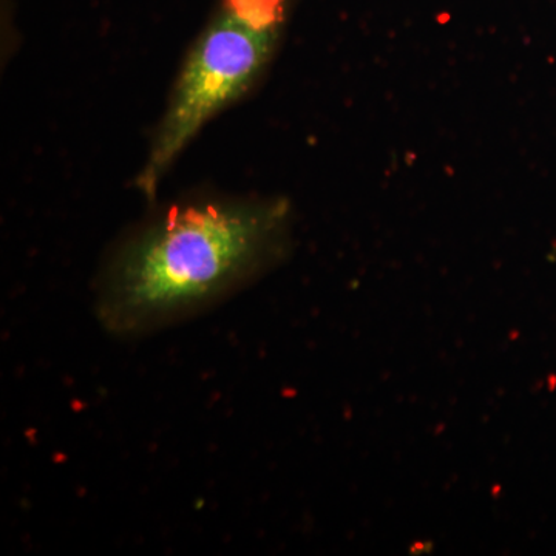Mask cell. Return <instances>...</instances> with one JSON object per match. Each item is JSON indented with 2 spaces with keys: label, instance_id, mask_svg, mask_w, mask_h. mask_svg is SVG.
I'll return each mask as SVG.
<instances>
[{
  "label": "cell",
  "instance_id": "2",
  "mask_svg": "<svg viewBox=\"0 0 556 556\" xmlns=\"http://www.w3.org/2000/svg\"><path fill=\"white\" fill-rule=\"evenodd\" d=\"M288 0H222L192 43L135 186L149 201L201 130L262 78L276 54Z\"/></svg>",
  "mask_w": 556,
  "mask_h": 556
},
{
  "label": "cell",
  "instance_id": "1",
  "mask_svg": "<svg viewBox=\"0 0 556 556\" xmlns=\"http://www.w3.org/2000/svg\"><path fill=\"white\" fill-rule=\"evenodd\" d=\"M289 222L280 199L197 193L166 204L109 252L97 317L112 334L135 338L195 316L283 255Z\"/></svg>",
  "mask_w": 556,
  "mask_h": 556
}]
</instances>
